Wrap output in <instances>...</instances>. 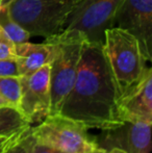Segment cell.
Listing matches in <instances>:
<instances>
[{"instance_id":"7c38bea8","label":"cell","mask_w":152,"mask_h":153,"mask_svg":"<svg viewBox=\"0 0 152 153\" xmlns=\"http://www.w3.org/2000/svg\"><path fill=\"white\" fill-rule=\"evenodd\" d=\"M30 127L22 111L15 106H0V137L15 135Z\"/></svg>"},{"instance_id":"9c48e42d","label":"cell","mask_w":152,"mask_h":153,"mask_svg":"<svg viewBox=\"0 0 152 153\" xmlns=\"http://www.w3.org/2000/svg\"><path fill=\"white\" fill-rule=\"evenodd\" d=\"M114 26L136 36L145 59L151 61L152 0H123L116 14Z\"/></svg>"},{"instance_id":"4fadbf2b","label":"cell","mask_w":152,"mask_h":153,"mask_svg":"<svg viewBox=\"0 0 152 153\" xmlns=\"http://www.w3.org/2000/svg\"><path fill=\"white\" fill-rule=\"evenodd\" d=\"M0 27L15 45L29 41L31 34L8 14L5 6L0 8Z\"/></svg>"},{"instance_id":"7402d4cb","label":"cell","mask_w":152,"mask_h":153,"mask_svg":"<svg viewBox=\"0 0 152 153\" xmlns=\"http://www.w3.org/2000/svg\"><path fill=\"white\" fill-rule=\"evenodd\" d=\"M17 134H18V133H17ZM15 135H16V134H15ZM15 135H14V137H15ZM10 137V140H8V142H6V143H5V144H4V145H3V146H2V147H1V148H0V153H3V151H4V150H5V148H6V147H7L8 143H10V140H12V139H13V137Z\"/></svg>"},{"instance_id":"d6986e66","label":"cell","mask_w":152,"mask_h":153,"mask_svg":"<svg viewBox=\"0 0 152 153\" xmlns=\"http://www.w3.org/2000/svg\"><path fill=\"white\" fill-rule=\"evenodd\" d=\"M19 133H20V132H19ZM12 137H14V135H12ZM12 137H0V148H1L2 146H3L4 144L6 143V142H8V140H10Z\"/></svg>"},{"instance_id":"2e32d148","label":"cell","mask_w":152,"mask_h":153,"mask_svg":"<svg viewBox=\"0 0 152 153\" xmlns=\"http://www.w3.org/2000/svg\"><path fill=\"white\" fill-rule=\"evenodd\" d=\"M16 59V45L0 27V61Z\"/></svg>"},{"instance_id":"277c9868","label":"cell","mask_w":152,"mask_h":153,"mask_svg":"<svg viewBox=\"0 0 152 153\" xmlns=\"http://www.w3.org/2000/svg\"><path fill=\"white\" fill-rule=\"evenodd\" d=\"M55 44V52L50 62V111L49 116L59 115L64 100L71 91L85 45L81 32L65 29L50 36Z\"/></svg>"},{"instance_id":"5b68a950","label":"cell","mask_w":152,"mask_h":153,"mask_svg":"<svg viewBox=\"0 0 152 153\" xmlns=\"http://www.w3.org/2000/svg\"><path fill=\"white\" fill-rule=\"evenodd\" d=\"M87 130L85 125L61 115L48 116L36 127H31L38 143L64 153H89L96 149L94 137Z\"/></svg>"},{"instance_id":"44dd1931","label":"cell","mask_w":152,"mask_h":153,"mask_svg":"<svg viewBox=\"0 0 152 153\" xmlns=\"http://www.w3.org/2000/svg\"><path fill=\"white\" fill-rule=\"evenodd\" d=\"M104 153H127V152H124L119 149H110V150H108V151H104Z\"/></svg>"},{"instance_id":"8992f818","label":"cell","mask_w":152,"mask_h":153,"mask_svg":"<svg viewBox=\"0 0 152 153\" xmlns=\"http://www.w3.org/2000/svg\"><path fill=\"white\" fill-rule=\"evenodd\" d=\"M123 0H85L65 29L77 30L89 42L102 44L104 31L114 26L116 14Z\"/></svg>"},{"instance_id":"6da1fadb","label":"cell","mask_w":152,"mask_h":153,"mask_svg":"<svg viewBox=\"0 0 152 153\" xmlns=\"http://www.w3.org/2000/svg\"><path fill=\"white\" fill-rule=\"evenodd\" d=\"M120 97L104 57L102 44L85 41L75 80L59 115L89 129L110 128L122 122Z\"/></svg>"},{"instance_id":"5bb4252c","label":"cell","mask_w":152,"mask_h":153,"mask_svg":"<svg viewBox=\"0 0 152 153\" xmlns=\"http://www.w3.org/2000/svg\"><path fill=\"white\" fill-rule=\"evenodd\" d=\"M0 96L10 105L18 107L21 98V76L0 77Z\"/></svg>"},{"instance_id":"cb8c5ba5","label":"cell","mask_w":152,"mask_h":153,"mask_svg":"<svg viewBox=\"0 0 152 153\" xmlns=\"http://www.w3.org/2000/svg\"><path fill=\"white\" fill-rule=\"evenodd\" d=\"M12 1H14V0H2V6L7 5V4H10Z\"/></svg>"},{"instance_id":"ba28073f","label":"cell","mask_w":152,"mask_h":153,"mask_svg":"<svg viewBox=\"0 0 152 153\" xmlns=\"http://www.w3.org/2000/svg\"><path fill=\"white\" fill-rule=\"evenodd\" d=\"M18 108L29 124L41 123L50 111V64L28 76H21V98Z\"/></svg>"},{"instance_id":"3957f363","label":"cell","mask_w":152,"mask_h":153,"mask_svg":"<svg viewBox=\"0 0 152 153\" xmlns=\"http://www.w3.org/2000/svg\"><path fill=\"white\" fill-rule=\"evenodd\" d=\"M102 50L122 96L142 78L148 68L140 43L131 33L114 26L104 31Z\"/></svg>"},{"instance_id":"9a60e30c","label":"cell","mask_w":152,"mask_h":153,"mask_svg":"<svg viewBox=\"0 0 152 153\" xmlns=\"http://www.w3.org/2000/svg\"><path fill=\"white\" fill-rule=\"evenodd\" d=\"M35 137L31 132V126L23 130L22 132L16 134L3 153H33Z\"/></svg>"},{"instance_id":"603a6c76","label":"cell","mask_w":152,"mask_h":153,"mask_svg":"<svg viewBox=\"0 0 152 153\" xmlns=\"http://www.w3.org/2000/svg\"><path fill=\"white\" fill-rule=\"evenodd\" d=\"M89 153H104V150H102V149H100V148H96V149H94V150H92V151H90Z\"/></svg>"},{"instance_id":"ffe728a7","label":"cell","mask_w":152,"mask_h":153,"mask_svg":"<svg viewBox=\"0 0 152 153\" xmlns=\"http://www.w3.org/2000/svg\"><path fill=\"white\" fill-rule=\"evenodd\" d=\"M7 105H10V104L5 100V99L2 98V97L0 96V106H7ZM10 106H13V105H10Z\"/></svg>"},{"instance_id":"ac0fdd59","label":"cell","mask_w":152,"mask_h":153,"mask_svg":"<svg viewBox=\"0 0 152 153\" xmlns=\"http://www.w3.org/2000/svg\"><path fill=\"white\" fill-rule=\"evenodd\" d=\"M33 153H64V152L54 149V148H52V147H49V146L43 145V144H41V143H38L35 140Z\"/></svg>"},{"instance_id":"8fae6325","label":"cell","mask_w":152,"mask_h":153,"mask_svg":"<svg viewBox=\"0 0 152 153\" xmlns=\"http://www.w3.org/2000/svg\"><path fill=\"white\" fill-rule=\"evenodd\" d=\"M55 52L52 38H46L43 43L29 41L16 45V62L20 76H28L39 69L49 65Z\"/></svg>"},{"instance_id":"7a4b0ae2","label":"cell","mask_w":152,"mask_h":153,"mask_svg":"<svg viewBox=\"0 0 152 153\" xmlns=\"http://www.w3.org/2000/svg\"><path fill=\"white\" fill-rule=\"evenodd\" d=\"M85 0H14L5 5L10 16L31 36H55L66 28Z\"/></svg>"},{"instance_id":"e0dca14e","label":"cell","mask_w":152,"mask_h":153,"mask_svg":"<svg viewBox=\"0 0 152 153\" xmlns=\"http://www.w3.org/2000/svg\"><path fill=\"white\" fill-rule=\"evenodd\" d=\"M20 76L16 59H7L0 61V77Z\"/></svg>"},{"instance_id":"52a82bcc","label":"cell","mask_w":152,"mask_h":153,"mask_svg":"<svg viewBox=\"0 0 152 153\" xmlns=\"http://www.w3.org/2000/svg\"><path fill=\"white\" fill-rule=\"evenodd\" d=\"M151 123L124 120L114 127L102 129L94 137V141L96 146L104 151L119 149L127 153H150Z\"/></svg>"},{"instance_id":"d4e9b609","label":"cell","mask_w":152,"mask_h":153,"mask_svg":"<svg viewBox=\"0 0 152 153\" xmlns=\"http://www.w3.org/2000/svg\"><path fill=\"white\" fill-rule=\"evenodd\" d=\"M2 7V0H0V8Z\"/></svg>"},{"instance_id":"30bf717a","label":"cell","mask_w":152,"mask_h":153,"mask_svg":"<svg viewBox=\"0 0 152 153\" xmlns=\"http://www.w3.org/2000/svg\"><path fill=\"white\" fill-rule=\"evenodd\" d=\"M121 121L142 120L152 122V70L146 69L142 78L121 96L119 101Z\"/></svg>"}]
</instances>
